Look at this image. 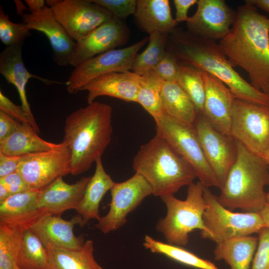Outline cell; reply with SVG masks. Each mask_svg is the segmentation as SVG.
<instances>
[{"instance_id":"1f68e13d","label":"cell","mask_w":269,"mask_h":269,"mask_svg":"<svg viewBox=\"0 0 269 269\" xmlns=\"http://www.w3.org/2000/svg\"><path fill=\"white\" fill-rule=\"evenodd\" d=\"M163 80L151 70L141 76L137 102L154 119L164 113L161 98Z\"/></svg>"},{"instance_id":"277c9868","label":"cell","mask_w":269,"mask_h":269,"mask_svg":"<svg viewBox=\"0 0 269 269\" xmlns=\"http://www.w3.org/2000/svg\"><path fill=\"white\" fill-rule=\"evenodd\" d=\"M133 167L149 183L152 194L160 197L174 195L197 177L190 164L156 134L140 146Z\"/></svg>"},{"instance_id":"7bdbcfd3","label":"cell","mask_w":269,"mask_h":269,"mask_svg":"<svg viewBox=\"0 0 269 269\" xmlns=\"http://www.w3.org/2000/svg\"><path fill=\"white\" fill-rule=\"evenodd\" d=\"M21 156L5 155L0 153V178L17 171Z\"/></svg>"},{"instance_id":"681fc988","label":"cell","mask_w":269,"mask_h":269,"mask_svg":"<svg viewBox=\"0 0 269 269\" xmlns=\"http://www.w3.org/2000/svg\"><path fill=\"white\" fill-rule=\"evenodd\" d=\"M15 3L16 4V9L17 11V13L18 14H20L22 15L24 13L23 12V11L24 9H28V8H26L24 5L23 4V3L20 1V0H14Z\"/></svg>"},{"instance_id":"e575fe53","label":"cell","mask_w":269,"mask_h":269,"mask_svg":"<svg viewBox=\"0 0 269 269\" xmlns=\"http://www.w3.org/2000/svg\"><path fill=\"white\" fill-rule=\"evenodd\" d=\"M23 230L0 225V269H14L21 250Z\"/></svg>"},{"instance_id":"ee69618b","label":"cell","mask_w":269,"mask_h":269,"mask_svg":"<svg viewBox=\"0 0 269 269\" xmlns=\"http://www.w3.org/2000/svg\"><path fill=\"white\" fill-rule=\"evenodd\" d=\"M198 0H174L176 12V22L178 23L183 21H187L189 18L188 11L190 7L197 3Z\"/></svg>"},{"instance_id":"bcb514c9","label":"cell","mask_w":269,"mask_h":269,"mask_svg":"<svg viewBox=\"0 0 269 269\" xmlns=\"http://www.w3.org/2000/svg\"><path fill=\"white\" fill-rule=\"evenodd\" d=\"M245 3L258 7L269 13V0H246Z\"/></svg>"},{"instance_id":"ffe728a7","label":"cell","mask_w":269,"mask_h":269,"mask_svg":"<svg viewBox=\"0 0 269 269\" xmlns=\"http://www.w3.org/2000/svg\"><path fill=\"white\" fill-rule=\"evenodd\" d=\"M81 219L77 215L70 220L61 216L45 214L37 219L28 229L40 240L44 246L50 244L56 247L78 250L84 241L77 237L74 232V226L81 225Z\"/></svg>"},{"instance_id":"7402d4cb","label":"cell","mask_w":269,"mask_h":269,"mask_svg":"<svg viewBox=\"0 0 269 269\" xmlns=\"http://www.w3.org/2000/svg\"><path fill=\"white\" fill-rule=\"evenodd\" d=\"M23 44L6 46L1 51L0 54V73L8 83L15 86L19 94L21 107L32 119L35 120L26 96V86L29 80L35 78L47 85L63 83L30 73L26 68L22 59Z\"/></svg>"},{"instance_id":"9c48e42d","label":"cell","mask_w":269,"mask_h":269,"mask_svg":"<svg viewBox=\"0 0 269 269\" xmlns=\"http://www.w3.org/2000/svg\"><path fill=\"white\" fill-rule=\"evenodd\" d=\"M231 136L261 157L269 149V107L236 99L232 108Z\"/></svg>"},{"instance_id":"7c38bea8","label":"cell","mask_w":269,"mask_h":269,"mask_svg":"<svg viewBox=\"0 0 269 269\" xmlns=\"http://www.w3.org/2000/svg\"><path fill=\"white\" fill-rule=\"evenodd\" d=\"M17 171L31 189L41 191L60 177L70 174V155L64 141L60 147L21 156Z\"/></svg>"},{"instance_id":"60d3db41","label":"cell","mask_w":269,"mask_h":269,"mask_svg":"<svg viewBox=\"0 0 269 269\" xmlns=\"http://www.w3.org/2000/svg\"><path fill=\"white\" fill-rule=\"evenodd\" d=\"M0 183L4 185L11 195L32 190L17 171L0 178Z\"/></svg>"},{"instance_id":"cb8c5ba5","label":"cell","mask_w":269,"mask_h":269,"mask_svg":"<svg viewBox=\"0 0 269 269\" xmlns=\"http://www.w3.org/2000/svg\"><path fill=\"white\" fill-rule=\"evenodd\" d=\"M96 168L94 174L86 187L84 195L76 209L81 219L83 226L91 220L98 221L100 203L106 193L111 190L115 182L106 172L101 157L95 161Z\"/></svg>"},{"instance_id":"8fae6325","label":"cell","mask_w":269,"mask_h":269,"mask_svg":"<svg viewBox=\"0 0 269 269\" xmlns=\"http://www.w3.org/2000/svg\"><path fill=\"white\" fill-rule=\"evenodd\" d=\"M109 210L101 217L95 227L104 234L116 231L127 223L128 214L146 197L152 194L149 183L140 174H135L127 180L115 182L111 189Z\"/></svg>"},{"instance_id":"74e56055","label":"cell","mask_w":269,"mask_h":269,"mask_svg":"<svg viewBox=\"0 0 269 269\" xmlns=\"http://www.w3.org/2000/svg\"><path fill=\"white\" fill-rule=\"evenodd\" d=\"M0 111L3 112L17 121L32 127L35 132L39 129L35 120L23 110L21 106L17 105L0 91Z\"/></svg>"},{"instance_id":"6da1fadb","label":"cell","mask_w":269,"mask_h":269,"mask_svg":"<svg viewBox=\"0 0 269 269\" xmlns=\"http://www.w3.org/2000/svg\"><path fill=\"white\" fill-rule=\"evenodd\" d=\"M234 67L247 72L252 86L269 94V18L256 7H238L229 32L218 42Z\"/></svg>"},{"instance_id":"8992f818","label":"cell","mask_w":269,"mask_h":269,"mask_svg":"<svg viewBox=\"0 0 269 269\" xmlns=\"http://www.w3.org/2000/svg\"><path fill=\"white\" fill-rule=\"evenodd\" d=\"M204 188L199 181L188 186L185 200H180L174 195L160 197L167 213L165 217L159 220L156 228L168 243L185 246L189 242L190 233L196 229L206 231L203 221L206 208Z\"/></svg>"},{"instance_id":"d590c367","label":"cell","mask_w":269,"mask_h":269,"mask_svg":"<svg viewBox=\"0 0 269 269\" xmlns=\"http://www.w3.org/2000/svg\"><path fill=\"white\" fill-rule=\"evenodd\" d=\"M30 35V30L24 22H12L0 6V40L3 44L8 46L23 43Z\"/></svg>"},{"instance_id":"44dd1931","label":"cell","mask_w":269,"mask_h":269,"mask_svg":"<svg viewBox=\"0 0 269 269\" xmlns=\"http://www.w3.org/2000/svg\"><path fill=\"white\" fill-rule=\"evenodd\" d=\"M91 178L82 177L69 184L60 177L39 191L38 207L45 214L61 216L65 211L76 209L84 195Z\"/></svg>"},{"instance_id":"f5cc1de1","label":"cell","mask_w":269,"mask_h":269,"mask_svg":"<svg viewBox=\"0 0 269 269\" xmlns=\"http://www.w3.org/2000/svg\"><path fill=\"white\" fill-rule=\"evenodd\" d=\"M14 269H19L18 268V267L16 265H15Z\"/></svg>"},{"instance_id":"3957f363","label":"cell","mask_w":269,"mask_h":269,"mask_svg":"<svg viewBox=\"0 0 269 269\" xmlns=\"http://www.w3.org/2000/svg\"><path fill=\"white\" fill-rule=\"evenodd\" d=\"M112 108L94 101L69 114L65 120L64 141L70 155V174L87 171L102 157L113 133Z\"/></svg>"},{"instance_id":"ab89813d","label":"cell","mask_w":269,"mask_h":269,"mask_svg":"<svg viewBox=\"0 0 269 269\" xmlns=\"http://www.w3.org/2000/svg\"><path fill=\"white\" fill-rule=\"evenodd\" d=\"M179 63L170 52H166L152 70L164 81L177 82Z\"/></svg>"},{"instance_id":"f6af8a7d","label":"cell","mask_w":269,"mask_h":269,"mask_svg":"<svg viewBox=\"0 0 269 269\" xmlns=\"http://www.w3.org/2000/svg\"><path fill=\"white\" fill-rule=\"evenodd\" d=\"M25 2L30 12L32 13L39 12L46 5L45 1L43 0H25Z\"/></svg>"},{"instance_id":"e0dca14e","label":"cell","mask_w":269,"mask_h":269,"mask_svg":"<svg viewBox=\"0 0 269 269\" xmlns=\"http://www.w3.org/2000/svg\"><path fill=\"white\" fill-rule=\"evenodd\" d=\"M21 17L29 30H37L46 35L52 49L54 61L57 65H69L76 42L57 21L49 6L46 5L37 13H24Z\"/></svg>"},{"instance_id":"c3c4849f","label":"cell","mask_w":269,"mask_h":269,"mask_svg":"<svg viewBox=\"0 0 269 269\" xmlns=\"http://www.w3.org/2000/svg\"><path fill=\"white\" fill-rule=\"evenodd\" d=\"M11 195L7 188L0 183V202L2 201Z\"/></svg>"},{"instance_id":"4316f807","label":"cell","mask_w":269,"mask_h":269,"mask_svg":"<svg viewBox=\"0 0 269 269\" xmlns=\"http://www.w3.org/2000/svg\"><path fill=\"white\" fill-rule=\"evenodd\" d=\"M44 247L49 269H104L95 259L94 242L91 240L85 241L78 250L61 248L50 244Z\"/></svg>"},{"instance_id":"7a4b0ae2","label":"cell","mask_w":269,"mask_h":269,"mask_svg":"<svg viewBox=\"0 0 269 269\" xmlns=\"http://www.w3.org/2000/svg\"><path fill=\"white\" fill-rule=\"evenodd\" d=\"M166 51L179 63L216 77L237 99L269 107V94L254 88L235 70L217 41L174 29L168 34Z\"/></svg>"},{"instance_id":"f1b7e54d","label":"cell","mask_w":269,"mask_h":269,"mask_svg":"<svg viewBox=\"0 0 269 269\" xmlns=\"http://www.w3.org/2000/svg\"><path fill=\"white\" fill-rule=\"evenodd\" d=\"M161 98L164 113L176 120L194 126L198 114L177 82L163 81Z\"/></svg>"},{"instance_id":"ba28073f","label":"cell","mask_w":269,"mask_h":269,"mask_svg":"<svg viewBox=\"0 0 269 269\" xmlns=\"http://www.w3.org/2000/svg\"><path fill=\"white\" fill-rule=\"evenodd\" d=\"M154 120L156 134L165 139L190 164L203 186L220 188L217 179L204 154L194 126L165 113Z\"/></svg>"},{"instance_id":"5bb4252c","label":"cell","mask_w":269,"mask_h":269,"mask_svg":"<svg viewBox=\"0 0 269 269\" xmlns=\"http://www.w3.org/2000/svg\"><path fill=\"white\" fill-rule=\"evenodd\" d=\"M194 126L204 154L221 189L237 159L236 141L231 136L216 130L202 115H198Z\"/></svg>"},{"instance_id":"8d00e7d4","label":"cell","mask_w":269,"mask_h":269,"mask_svg":"<svg viewBox=\"0 0 269 269\" xmlns=\"http://www.w3.org/2000/svg\"><path fill=\"white\" fill-rule=\"evenodd\" d=\"M108 11L115 18L122 20L134 14L136 5L135 0H91Z\"/></svg>"},{"instance_id":"ac0fdd59","label":"cell","mask_w":269,"mask_h":269,"mask_svg":"<svg viewBox=\"0 0 269 269\" xmlns=\"http://www.w3.org/2000/svg\"><path fill=\"white\" fill-rule=\"evenodd\" d=\"M201 72L205 92L202 115L216 130L231 136V114L236 98L220 79L205 71Z\"/></svg>"},{"instance_id":"5b68a950","label":"cell","mask_w":269,"mask_h":269,"mask_svg":"<svg viewBox=\"0 0 269 269\" xmlns=\"http://www.w3.org/2000/svg\"><path fill=\"white\" fill-rule=\"evenodd\" d=\"M237 157L218 196L231 211L260 212L266 205L265 187L269 185V166L236 141Z\"/></svg>"},{"instance_id":"b9f144b4","label":"cell","mask_w":269,"mask_h":269,"mask_svg":"<svg viewBox=\"0 0 269 269\" xmlns=\"http://www.w3.org/2000/svg\"><path fill=\"white\" fill-rule=\"evenodd\" d=\"M21 124L0 111V141L12 134Z\"/></svg>"},{"instance_id":"9a60e30c","label":"cell","mask_w":269,"mask_h":269,"mask_svg":"<svg viewBox=\"0 0 269 269\" xmlns=\"http://www.w3.org/2000/svg\"><path fill=\"white\" fill-rule=\"evenodd\" d=\"M195 13L186 21L188 32L200 38L220 41L229 32L236 11L224 0H198Z\"/></svg>"},{"instance_id":"f907efd6","label":"cell","mask_w":269,"mask_h":269,"mask_svg":"<svg viewBox=\"0 0 269 269\" xmlns=\"http://www.w3.org/2000/svg\"><path fill=\"white\" fill-rule=\"evenodd\" d=\"M260 157L269 166V149Z\"/></svg>"},{"instance_id":"484cf974","label":"cell","mask_w":269,"mask_h":269,"mask_svg":"<svg viewBox=\"0 0 269 269\" xmlns=\"http://www.w3.org/2000/svg\"><path fill=\"white\" fill-rule=\"evenodd\" d=\"M61 145L62 142L56 143L44 140L31 126L22 123L12 134L0 141V153L21 156L54 149Z\"/></svg>"},{"instance_id":"52a82bcc","label":"cell","mask_w":269,"mask_h":269,"mask_svg":"<svg viewBox=\"0 0 269 269\" xmlns=\"http://www.w3.org/2000/svg\"><path fill=\"white\" fill-rule=\"evenodd\" d=\"M206 208L203 216L206 231L202 238L216 244L235 238L250 236L265 227L260 212H235L223 206L218 196L204 187Z\"/></svg>"},{"instance_id":"4fadbf2b","label":"cell","mask_w":269,"mask_h":269,"mask_svg":"<svg viewBox=\"0 0 269 269\" xmlns=\"http://www.w3.org/2000/svg\"><path fill=\"white\" fill-rule=\"evenodd\" d=\"M57 21L75 42L113 18L91 0H61L50 7Z\"/></svg>"},{"instance_id":"d6a6232c","label":"cell","mask_w":269,"mask_h":269,"mask_svg":"<svg viewBox=\"0 0 269 269\" xmlns=\"http://www.w3.org/2000/svg\"><path fill=\"white\" fill-rule=\"evenodd\" d=\"M148 45L145 50L136 55L132 70L142 76L152 70L166 52L169 34L153 32L149 34Z\"/></svg>"},{"instance_id":"d4e9b609","label":"cell","mask_w":269,"mask_h":269,"mask_svg":"<svg viewBox=\"0 0 269 269\" xmlns=\"http://www.w3.org/2000/svg\"><path fill=\"white\" fill-rule=\"evenodd\" d=\"M134 15L139 25L149 34H169L178 24L171 15L168 0H136Z\"/></svg>"},{"instance_id":"30bf717a","label":"cell","mask_w":269,"mask_h":269,"mask_svg":"<svg viewBox=\"0 0 269 269\" xmlns=\"http://www.w3.org/2000/svg\"><path fill=\"white\" fill-rule=\"evenodd\" d=\"M148 40L146 37L128 47L110 50L83 61L74 67L65 83L67 90L75 94L102 75L132 70L138 52Z\"/></svg>"},{"instance_id":"f546056e","label":"cell","mask_w":269,"mask_h":269,"mask_svg":"<svg viewBox=\"0 0 269 269\" xmlns=\"http://www.w3.org/2000/svg\"><path fill=\"white\" fill-rule=\"evenodd\" d=\"M143 246L153 253L160 254L183 265L198 269H219L210 261L202 259L181 246L165 243L145 235Z\"/></svg>"},{"instance_id":"816d5d0a","label":"cell","mask_w":269,"mask_h":269,"mask_svg":"<svg viewBox=\"0 0 269 269\" xmlns=\"http://www.w3.org/2000/svg\"><path fill=\"white\" fill-rule=\"evenodd\" d=\"M266 204L269 205V191L267 193Z\"/></svg>"},{"instance_id":"2e32d148","label":"cell","mask_w":269,"mask_h":269,"mask_svg":"<svg viewBox=\"0 0 269 269\" xmlns=\"http://www.w3.org/2000/svg\"><path fill=\"white\" fill-rule=\"evenodd\" d=\"M129 36L126 24L122 20L113 17L76 42L69 65L75 67L88 59L123 45Z\"/></svg>"},{"instance_id":"836d02e7","label":"cell","mask_w":269,"mask_h":269,"mask_svg":"<svg viewBox=\"0 0 269 269\" xmlns=\"http://www.w3.org/2000/svg\"><path fill=\"white\" fill-rule=\"evenodd\" d=\"M177 83L194 105L199 115H202L205 101V87L201 70L179 63Z\"/></svg>"},{"instance_id":"83f0119b","label":"cell","mask_w":269,"mask_h":269,"mask_svg":"<svg viewBox=\"0 0 269 269\" xmlns=\"http://www.w3.org/2000/svg\"><path fill=\"white\" fill-rule=\"evenodd\" d=\"M216 261H225L231 269H250L258 244V237L246 236L216 244Z\"/></svg>"},{"instance_id":"7dc6e473","label":"cell","mask_w":269,"mask_h":269,"mask_svg":"<svg viewBox=\"0 0 269 269\" xmlns=\"http://www.w3.org/2000/svg\"><path fill=\"white\" fill-rule=\"evenodd\" d=\"M265 227L269 228V205L266 204L260 212Z\"/></svg>"},{"instance_id":"603a6c76","label":"cell","mask_w":269,"mask_h":269,"mask_svg":"<svg viewBox=\"0 0 269 269\" xmlns=\"http://www.w3.org/2000/svg\"><path fill=\"white\" fill-rule=\"evenodd\" d=\"M39 191L30 190L13 194L0 202V225L29 228L45 214L38 207Z\"/></svg>"},{"instance_id":"4dcf8cb0","label":"cell","mask_w":269,"mask_h":269,"mask_svg":"<svg viewBox=\"0 0 269 269\" xmlns=\"http://www.w3.org/2000/svg\"><path fill=\"white\" fill-rule=\"evenodd\" d=\"M16 265L19 269H49L45 247L28 228L23 230L21 247Z\"/></svg>"},{"instance_id":"f35d334b","label":"cell","mask_w":269,"mask_h":269,"mask_svg":"<svg viewBox=\"0 0 269 269\" xmlns=\"http://www.w3.org/2000/svg\"><path fill=\"white\" fill-rule=\"evenodd\" d=\"M258 244L250 269H269V228L258 233Z\"/></svg>"},{"instance_id":"d6986e66","label":"cell","mask_w":269,"mask_h":269,"mask_svg":"<svg viewBox=\"0 0 269 269\" xmlns=\"http://www.w3.org/2000/svg\"><path fill=\"white\" fill-rule=\"evenodd\" d=\"M141 76L133 71L113 72L98 77L84 86L87 102L91 104L100 96H109L126 102H137Z\"/></svg>"}]
</instances>
